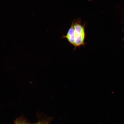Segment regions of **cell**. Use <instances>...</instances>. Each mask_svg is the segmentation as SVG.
<instances>
[{"instance_id":"obj_1","label":"cell","mask_w":124,"mask_h":124,"mask_svg":"<svg viewBox=\"0 0 124 124\" xmlns=\"http://www.w3.org/2000/svg\"><path fill=\"white\" fill-rule=\"evenodd\" d=\"M74 29V49L83 46L85 44V32L84 25H82L80 21L78 20L73 21Z\"/></svg>"},{"instance_id":"obj_2","label":"cell","mask_w":124,"mask_h":124,"mask_svg":"<svg viewBox=\"0 0 124 124\" xmlns=\"http://www.w3.org/2000/svg\"><path fill=\"white\" fill-rule=\"evenodd\" d=\"M74 29L73 24H72L70 27L67 33L65 35L62 36V38L66 39L71 44L74 45Z\"/></svg>"},{"instance_id":"obj_3","label":"cell","mask_w":124,"mask_h":124,"mask_svg":"<svg viewBox=\"0 0 124 124\" xmlns=\"http://www.w3.org/2000/svg\"><path fill=\"white\" fill-rule=\"evenodd\" d=\"M48 124L47 123H46V122H44V123H39L38 124Z\"/></svg>"},{"instance_id":"obj_4","label":"cell","mask_w":124,"mask_h":124,"mask_svg":"<svg viewBox=\"0 0 124 124\" xmlns=\"http://www.w3.org/2000/svg\"><path fill=\"white\" fill-rule=\"evenodd\" d=\"M22 124L18 123V124Z\"/></svg>"}]
</instances>
